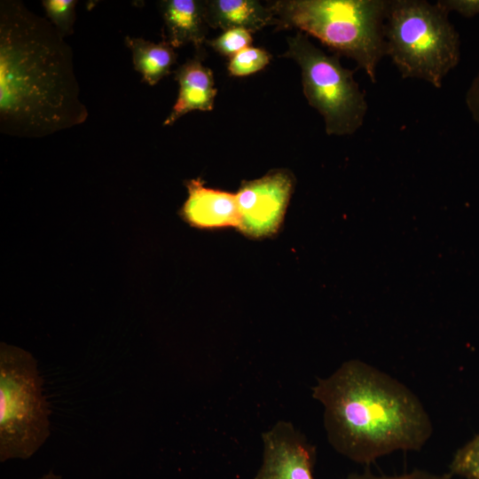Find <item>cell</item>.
Returning <instances> with one entry per match:
<instances>
[{
  "mask_svg": "<svg viewBox=\"0 0 479 479\" xmlns=\"http://www.w3.org/2000/svg\"><path fill=\"white\" fill-rule=\"evenodd\" d=\"M205 50L179 66L174 72L179 90L176 103L163 122L170 126L192 111H211L217 90L215 88L213 72L203 65Z\"/></svg>",
  "mask_w": 479,
  "mask_h": 479,
  "instance_id": "obj_10",
  "label": "cell"
},
{
  "mask_svg": "<svg viewBox=\"0 0 479 479\" xmlns=\"http://www.w3.org/2000/svg\"><path fill=\"white\" fill-rule=\"evenodd\" d=\"M294 182V175L283 169L242 182L235 193L240 216L238 230L252 239L275 234L284 219Z\"/></svg>",
  "mask_w": 479,
  "mask_h": 479,
  "instance_id": "obj_7",
  "label": "cell"
},
{
  "mask_svg": "<svg viewBox=\"0 0 479 479\" xmlns=\"http://www.w3.org/2000/svg\"><path fill=\"white\" fill-rule=\"evenodd\" d=\"M271 58L267 51L248 46L230 59L228 71L233 76H247L263 69Z\"/></svg>",
  "mask_w": 479,
  "mask_h": 479,
  "instance_id": "obj_15",
  "label": "cell"
},
{
  "mask_svg": "<svg viewBox=\"0 0 479 479\" xmlns=\"http://www.w3.org/2000/svg\"><path fill=\"white\" fill-rule=\"evenodd\" d=\"M343 479H452V475L451 474L439 475L420 469H414L411 472L397 475H374L368 471L364 473H351Z\"/></svg>",
  "mask_w": 479,
  "mask_h": 479,
  "instance_id": "obj_18",
  "label": "cell"
},
{
  "mask_svg": "<svg viewBox=\"0 0 479 479\" xmlns=\"http://www.w3.org/2000/svg\"><path fill=\"white\" fill-rule=\"evenodd\" d=\"M185 185L188 196L178 213L185 223L201 230L239 228L240 216L235 193L206 187L200 177Z\"/></svg>",
  "mask_w": 479,
  "mask_h": 479,
  "instance_id": "obj_9",
  "label": "cell"
},
{
  "mask_svg": "<svg viewBox=\"0 0 479 479\" xmlns=\"http://www.w3.org/2000/svg\"><path fill=\"white\" fill-rule=\"evenodd\" d=\"M37 479H63L61 475L55 474L53 471H49Z\"/></svg>",
  "mask_w": 479,
  "mask_h": 479,
  "instance_id": "obj_21",
  "label": "cell"
},
{
  "mask_svg": "<svg viewBox=\"0 0 479 479\" xmlns=\"http://www.w3.org/2000/svg\"><path fill=\"white\" fill-rule=\"evenodd\" d=\"M449 469L462 479H479V433L456 451Z\"/></svg>",
  "mask_w": 479,
  "mask_h": 479,
  "instance_id": "obj_14",
  "label": "cell"
},
{
  "mask_svg": "<svg viewBox=\"0 0 479 479\" xmlns=\"http://www.w3.org/2000/svg\"><path fill=\"white\" fill-rule=\"evenodd\" d=\"M437 3L390 0L384 26L386 56L403 78L421 79L440 89L459 63V36Z\"/></svg>",
  "mask_w": 479,
  "mask_h": 479,
  "instance_id": "obj_4",
  "label": "cell"
},
{
  "mask_svg": "<svg viewBox=\"0 0 479 479\" xmlns=\"http://www.w3.org/2000/svg\"><path fill=\"white\" fill-rule=\"evenodd\" d=\"M37 360L28 351L0 346V462L26 460L50 436V409Z\"/></svg>",
  "mask_w": 479,
  "mask_h": 479,
  "instance_id": "obj_5",
  "label": "cell"
},
{
  "mask_svg": "<svg viewBox=\"0 0 479 479\" xmlns=\"http://www.w3.org/2000/svg\"><path fill=\"white\" fill-rule=\"evenodd\" d=\"M262 439L263 463L254 479H315L316 447L291 422L278 421Z\"/></svg>",
  "mask_w": 479,
  "mask_h": 479,
  "instance_id": "obj_8",
  "label": "cell"
},
{
  "mask_svg": "<svg viewBox=\"0 0 479 479\" xmlns=\"http://www.w3.org/2000/svg\"><path fill=\"white\" fill-rule=\"evenodd\" d=\"M311 389L324 407L329 444L353 462L368 465L394 452L420 451L433 434L419 397L362 360L343 362Z\"/></svg>",
  "mask_w": 479,
  "mask_h": 479,
  "instance_id": "obj_2",
  "label": "cell"
},
{
  "mask_svg": "<svg viewBox=\"0 0 479 479\" xmlns=\"http://www.w3.org/2000/svg\"><path fill=\"white\" fill-rule=\"evenodd\" d=\"M204 12L208 27L224 31L242 28L252 34L277 25L270 7L255 0H207Z\"/></svg>",
  "mask_w": 479,
  "mask_h": 479,
  "instance_id": "obj_12",
  "label": "cell"
},
{
  "mask_svg": "<svg viewBox=\"0 0 479 479\" xmlns=\"http://www.w3.org/2000/svg\"><path fill=\"white\" fill-rule=\"evenodd\" d=\"M466 103L473 118L479 124V74L467 92Z\"/></svg>",
  "mask_w": 479,
  "mask_h": 479,
  "instance_id": "obj_20",
  "label": "cell"
},
{
  "mask_svg": "<svg viewBox=\"0 0 479 479\" xmlns=\"http://www.w3.org/2000/svg\"><path fill=\"white\" fill-rule=\"evenodd\" d=\"M124 42L130 50L134 69L141 74L143 82L153 86L171 73L177 53L166 39L153 43L127 35Z\"/></svg>",
  "mask_w": 479,
  "mask_h": 479,
  "instance_id": "obj_13",
  "label": "cell"
},
{
  "mask_svg": "<svg viewBox=\"0 0 479 479\" xmlns=\"http://www.w3.org/2000/svg\"><path fill=\"white\" fill-rule=\"evenodd\" d=\"M287 45L282 56L300 67L303 94L323 117L326 132L330 136L354 134L368 110L354 71L341 64L338 54H327L315 46L302 32L289 36Z\"/></svg>",
  "mask_w": 479,
  "mask_h": 479,
  "instance_id": "obj_6",
  "label": "cell"
},
{
  "mask_svg": "<svg viewBox=\"0 0 479 479\" xmlns=\"http://www.w3.org/2000/svg\"><path fill=\"white\" fill-rule=\"evenodd\" d=\"M436 3L446 12H456L466 18L479 15V0H440Z\"/></svg>",
  "mask_w": 479,
  "mask_h": 479,
  "instance_id": "obj_19",
  "label": "cell"
},
{
  "mask_svg": "<svg viewBox=\"0 0 479 479\" xmlns=\"http://www.w3.org/2000/svg\"><path fill=\"white\" fill-rule=\"evenodd\" d=\"M76 0H43L47 20L65 38L74 33Z\"/></svg>",
  "mask_w": 479,
  "mask_h": 479,
  "instance_id": "obj_16",
  "label": "cell"
},
{
  "mask_svg": "<svg viewBox=\"0 0 479 479\" xmlns=\"http://www.w3.org/2000/svg\"><path fill=\"white\" fill-rule=\"evenodd\" d=\"M252 40L251 33L247 30L232 28L224 31L214 39L207 40L206 43L220 55L231 59L243 49L250 46Z\"/></svg>",
  "mask_w": 479,
  "mask_h": 479,
  "instance_id": "obj_17",
  "label": "cell"
},
{
  "mask_svg": "<svg viewBox=\"0 0 479 479\" xmlns=\"http://www.w3.org/2000/svg\"><path fill=\"white\" fill-rule=\"evenodd\" d=\"M388 0H279L268 4L279 28L310 35L335 54L353 59L371 82L386 56Z\"/></svg>",
  "mask_w": 479,
  "mask_h": 479,
  "instance_id": "obj_3",
  "label": "cell"
},
{
  "mask_svg": "<svg viewBox=\"0 0 479 479\" xmlns=\"http://www.w3.org/2000/svg\"><path fill=\"white\" fill-rule=\"evenodd\" d=\"M166 28V39L174 48L192 43L196 51L204 50L208 24L204 1L164 0L159 3Z\"/></svg>",
  "mask_w": 479,
  "mask_h": 479,
  "instance_id": "obj_11",
  "label": "cell"
},
{
  "mask_svg": "<svg viewBox=\"0 0 479 479\" xmlns=\"http://www.w3.org/2000/svg\"><path fill=\"white\" fill-rule=\"evenodd\" d=\"M73 52L51 23L22 2H0V131L41 138L83 123Z\"/></svg>",
  "mask_w": 479,
  "mask_h": 479,
  "instance_id": "obj_1",
  "label": "cell"
}]
</instances>
